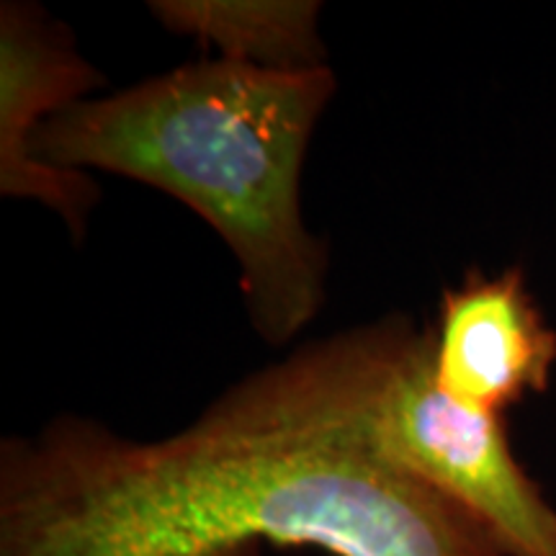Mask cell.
I'll return each instance as SVG.
<instances>
[{"instance_id": "1", "label": "cell", "mask_w": 556, "mask_h": 556, "mask_svg": "<svg viewBox=\"0 0 556 556\" xmlns=\"http://www.w3.org/2000/svg\"><path fill=\"white\" fill-rule=\"evenodd\" d=\"M428 336L389 312L307 340L150 441L80 415L3 438L0 556H505L381 446Z\"/></svg>"}, {"instance_id": "2", "label": "cell", "mask_w": 556, "mask_h": 556, "mask_svg": "<svg viewBox=\"0 0 556 556\" xmlns=\"http://www.w3.org/2000/svg\"><path fill=\"white\" fill-rule=\"evenodd\" d=\"M336 90L330 65L201 58L65 109L37 129L31 155L114 173L189 206L238 263L255 332L287 345L328 296V248L304 225L302 173Z\"/></svg>"}, {"instance_id": "3", "label": "cell", "mask_w": 556, "mask_h": 556, "mask_svg": "<svg viewBox=\"0 0 556 556\" xmlns=\"http://www.w3.org/2000/svg\"><path fill=\"white\" fill-rule=\"evenodd\" d=\"M402 469L469 513L505 556H556V505L523 469L505 415L462 405L438 387L433 328L379 417Z\"/></svg>"}, {"instance_id": "4", "label": "cell", "mask_w": 556, "mask_h": 556, "mask_svg": "<svg viewBox=\"0 0 556 556\" xmlns=\"http://www.w3.org/2000/svg\"><path fill=\"white\" fill-rule=\"evenodd\" d=\"M106 75L83 58L75 34L29 0L0 3V197L37 201L83 240L101 201L90 173L65 170L31 155L39 127L93 99Z\"/></svg>"}, {"instance_id": "5", "label": "cell", "mask_w": 556, "mask_h": 556, "mask_svg": "<svg viewBox=\"0 0 556 556\" xmlns=\"http://www.w3.org/2000/svg\"><path fill=\"white\" fill-rule=\"evenodd\" d=\"M430 328L438 387L462 405L505 415L552 387L556 330L523 268L469 270L462 283L443 291Z\"/></svg>"}, {"instance_id": "6", "label": "cell", "mask_w": 556, "mask_h": 556, "mask_svg": "<svg viewBox=\"0 0 556 556\" xmlns=\"http://www.w3.org/2000/svg\"><path fill=\"white\" fill-rule=\"evenodd\" d=\"M163 29L197 39L219 60L263 70L328 65L317 0H155Z\"/></svg>"}]
</instances>
